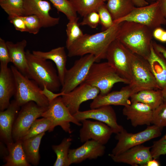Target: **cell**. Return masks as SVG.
<instances>
[{
	"label": "cell",
	"instance_id": "cell-36",
	"mask_svg": "<svg viewBox=\"0 0 166 166\" xmlns=\"http://www.w3.org/2000/svg\"><path fill=\"white\" fill-rule=\"evenodd\" d=\"M97 11L99 16L100 24L103 30L109 28L113 25V20L105 3L99 7Z\"/></svg>",
	"mask_w": 166,
	"mask_h": 166
},
{
	"label": "cell",
	"instance_id": "cell-48",
	"mask_svg": "<svg viewBox=\"0 0 166 166\" xmlns=\"http://www.w3.org/2000/svg\"><path fill=\"white\" fill-rule=\"evenodd\" d=\"M135 4L136 7H141L147 5L149 3L144 0H134Z\"/></svg>",
	"mask_w": 166,
	"mask_h": 166
},
{
	"label": "cell",
	"instance_id": "cell-45",
	"mask_svg": "<svg viewBox=\"0 0 166 166\" xmlns=\"http://www.w3.org/2000/svg\"><path fill=\"white\" fill-rule=\"evenodd\" d=\"M164 30L161 27L157 28L153 31V37L159 41Z\"/></svg>",
	"mask_w": 166,
	"mask_h": 166
},
{
	"label": "cell",
	"instance_id": "cell-40",
	"mask_svg": "<svg viewBox=\"0 0 166 166\" xmlns=\"http://www.w3.org/2000/svg\"><path fill=\"white\" fill-rule=\"evenodd\" d=\"M100 24L99 14L97 11L92 12L83 17L82 21L79 23L80 25H87L92 29L97 27Z\"/></svg>",
	"mask_w": 166,
	"mask_h": 166
},
{
	"label": "cell",
	"instance_id": "cell-31",
	"mask_svg": "<svg viewBox=\"0 0 166 166\" xmlns=\"http://www.w3.org/2000/svg\"><path fill=\"white\" fill-rule=\"evenodd\" d=\"M75 11L84 17L93 11H97L99 7L104 3L102 0H69Z\"/></svg>",
	"mask_w": 166,
	"mask_h": 166
},
{
	"label": "cell",
	"instance_id": "cell-20",
	"mask_svg": "<svg viewBox=\"0 0 166 166\" xmlns=\"http://www.w3.org/2000/svg\"><path fill=\"white\" fill-rule=\"evenodd\" d=\"M153 110L148 106L139 102H131L124 106L123 114L129 120L132 125L136 127L152 123Z\"/></svg>",
	"mask_w": 166,
	"mask_h": 166
},
{
	"label": "cell",
	"instance_id": "cell-26",
	"mask_svg": "<svg viewBox=\"0 0 166 166\" xmlns=\"http://www.w3.org/2000/svg\"><path fill=\"white\" fill-rule=\"evenodd\" d=\"M15 142L6 144L8 154L4 158L5 163L3 166H30L22 146V140H19Z\"/></svg>",
	"mask_w": 166,
	"mask_h": 166
},
{
	"label": "cell",
	"instance_id": "cell-46",
	"mask_svg": "<svg viewBox=\"0 0 166 166\" xmlns=\"http://www.w3.org/2000/svg\"><path fill=\"white\" fill-rule=\"evenodd\" d=\"M161 11L166 20V0H157Z\"/></svg>",
	"mask_w": 166,
	"mask_h": 166
},
{
	"label": "cell",
	"instance_id": "cell-21",
	"mask_svg": "<svg viewBox=\"0 0 166 166\" xmlns=\"http://www.w3.org/2000/svg\"><path fill=\"white\" fill-rule=\"evenodd\" d=\"M16 89L14 77L11 68L0 65V110L6 109L10 104V99L14 96Z\"/></svg>",
	"mask_w": 166,
	"mask_h": 166
},
{
	"label": "cell",
	"instance_id": "cell-39",
	"mask_svg": "<svg viewBox=\"0 0 166 166\" xmlns=\"http://www.w3.org/2000/svg\"><path fill=\"white\" fill-rule=\"evenodd\" d=\"M151 152L153 158L157 159L160 156L166 154V133L160 139L153 142Z\"/></svg>",
	"mask_w": 166,
	"mask_h": 166
},
{
	"label": "cell",
	"instance_id": "cell-34",
	"mask_svg": "<svg viewBox=\"0 0 166 166\" xmlns=\"http://www.w3.org/2000/svg\"><path fill=\"white\" fill-rule=\"evenodd\" d=\"M78 19L69 21L66 25V31L67 38L66 47L67 49L84 34L78 23Z\"/></svg>",
	"mask_w": 166,
	"mask_h": 166
},
{
	"label": "cell",
	"instance_id": "cell-52",
	"mask_svg": "<svg viewBox=\"0 0 166 166\" xmlns=\"http://www.w3.org/2000/svg\"><path fill=\"white\" fill-rule=\"evenodd\" d=\"M108 0H102V1L104 2L105 1H107Z\"/></svg>",
	"mask_w": 166,
	"mask_h": 166
},
{
	"label": "cell",
	"instance_id": "cell-18",
	"mask_svg": "<svg viewBox=\"0 0 166 166\" xmlns=\"http://www.w3.org/2000/svg\"><path fill=\"white\" fill-rule=\"evenodd\" d=\"M151 147L142 144L132 147L117 155L109 156L115 162L127 164L132 166H144L147 162L153 158L151 152Z\"/></svg>",
	"mask_w": 166,
	"mask_h": 166
},
{
	"label": "cell",
	"instance_id": "cell-51",
	"mask_svg": "<svg viewBox=\"0 0 166 166\" xmlns=\"http://www.w3.org/2000/svg\"><path fill=\"white\" fill-rule=\"evenodd\" d=\"M149 4L156 1L157 0H144Z\"/></svg>",
	"mask_w": 166,
	"mask_h": 166
},
{
	"label": "cell",
	"instance_id": "cell-10",
	"mask_svg": "<svg viewBox=\"0 0 166 166\" xmlns=\"http://www.w3.org/2000/svg\"><path fill=\"white\" fill-rule=\"evenodd\" d=\"M42 117L47 118L51 121L52 127L50 132L53 131L56 127L59 126L65 132L70 134L72 132L70 123L78 126L82 125L81 123L71 114L64 103L61 96L57 97L49 103Z\"/></svg>",
	"mask_w": 166,
	"mask_h": 166
},
{
	"label": "cell",
	"instance_id": "cell-19",
	"mask_svg": "<svg viewBox=\"0 0 166 166\" xmlns=\"http://www.w3.org/2000/svg\"><path fill=\"white\" fill-rule=\"evenodd\" d=\"M136 92L128 85L123 87L119 91L109 92L104 95L99 94L90 104L91 109H95L105 105H121L124 106L128 105L129 99Z\"/></svg>",
	"mask_w": 166,
	"mask_h": 166
},
{
	"label": "cell",
	"instance_id": "cell-12",
	"mask_svg": "<svg viewBox=\"0 0 166 166\" xmlns=\"http://www.w3.org/2000/svg\"><path fill=\"white\" fill-rule=\"evenodd\" d=\"M96 62L95 56L87 54L76 60L65 72L61 92L67 93L84 82L93 64Z\"/></svg>",
	"mask_w": 166,
	"mask_h": 166
},
{
	"label": "cell",
	"instance_id": "cell-42",
	"mask_svg": "<svg viewBox=\"0 0 166 166\" xmlns=\"http://www.w3.org/2000/svg\"><path fill=\"white\" fill-rule=\"evenodd\" d=\"M8 18L16 30L21 32H27L26 24L22 16L8 17Z\"/></svg>",
	"mask_w": 166,
	"mask_h": 166
},
{
	"label": "cell",
	"instance_id": "cell-13",
	"mask_svg": "<svg viewBox=\"0 0 166 166\" xmlns=\"http://www.w3.org/2000/svg\"><path fill=\"white\" fill-rule=\"evenodd\" d=\"M100 93L98 88L84 82L69 92L61 96V97L65 105L73 115L79 111L82 103L93 100Z\"/></svg>",
	"mask_w": 166,
	"mask_h": 166
},
{
	"label": "cell",
	"instance_id": "cell-9",
	"mask_svg": "<svg viewBox=\"0 0 166 166\" xmlns=\"http://www.w3.org/2000/svg\"><path fill=\"white\" fill-rule=\"evenodd\" d=\"M132 80L128 84L136 93L147 89H160L147 61L133 53L131 64Z\"/></svg>",
	"mask_w": 166,
	"mask_h": 166
},
{
	"label": "cell",
	"instance_id": "cell-44",
	"mask_svg": "<svg viewBox=\"0 0 166 166\" xmlns=\"http://www.w3.org/2000/svg\"><path fill=\"white\" fill-rule=\"evenodd\" d=\"M152 44L155 50L160 53L166 60V48L155 42L152 41Z\"/></svg>",
	"mask_w": 166,
	"mask_h": 166
},
{
	"label": "cell",
	"instance_id": "cell-28",
	"mask_svg": "<svg viewBox=\"0 0 166 166\" xmlns=\"http://www.w3.org/2000/svg\"><path fill=\"white\" fill-rule=\"evenodd\" d=\"M45 132L22 140V146L27 160L34 166L38 165L40 156L39 148Z\"/></svg>",
	"mask_w": 166,
	"mask_h": 166
},
{
	"label": "cell",
	"instance_id": "cell-29",
	"mask_svg": "<svg viewBox=\"0 0 166 166\" xmlns=\"http://www.w3.org/2000/svg\"><path fill=\"white\" fill-rule=\"evenodd\" d=\"M106 5L114 22L128 14L136 7L134 0H108Z\"/></svg>",
	"mask_w": 166,
	"mask_h": 166
},
{
	"label": "cell",
	"instance_id": "cell-37",
	"mask_svg": "<svg viewBox=\"0 0 166 166\" xmlns=\"http://www.w3.org/2000/svg\"><path fill=\"white\" fill-rule=\"evenodd\" d=\"M152 124L163 128L166 127V103L164 102L153 110Z\"/></svg>",
	"mask_w": 166,
	"mask_h": 166
},
{
	"label": "cell",
	"instance_id": "cell-33",
	"mask_svg": "<svg viewBox=\"0 0 166 166\" xmlns=\"http://www.w3.org/2000/svg\"><path fill=\"white\" fill-rule=\"evenodd\" d=\"M24 0H0L1 8L8 17L23 16Z\"/></svg>",
	"mask_w": 166,
	"mask_h": 166
},
{
	"label": "cell",
	"instance_id": "cell-49",
	"mask_svg": "<svg viewBox=\"0 0 166 166\" xmlns=\"http://www.w3.org/2000/svg\"><path fill=\"white\" fill-rule=\"evenodd\" d=\"M161 90L162 93L164 102L166 103V85Z\"/></svg>",
	"mask_w": 166,
	"mask_h": 166
},
{
	"label": "cell",
	"instance_id": "cell-32",
	"mask_svg": "<svg viewBox=\"0 0 166 166\" xmlns=\"http://www.w3.org/2000/svg\"><path fill=\"white\" fill-rule=\"evenodd\" d=\"M51 127V122L49 119L44 117L37 119L21 140L38 135L47 131L50 132Z\"/></svg>",
	"mask_w": 166,
	"mask_h": 166
},
{
	"label": "cell",
	"instance_id": "cell-35",
	"mask_svg": "<svg viewBox=\"0 0 166 166\" xmlns=\"http://www.w3.org/2000/svg\"><path fill=\"white\" fill-rule=\"evenodd\" d=\"M58 12L64 14L69 21L78 18L77 13L69 0H49Z\"/></svg>",
	"mask_w": 166,
	"mask_h": 166
},
{
	"label": "cell",
	"instance_id": "cell-30",
	"mask_svg": "<svg viewBox=\"0 0 166 166\" xmlns=\"http://www.w3.org/2000/svg\"><path fill=\"white\" fill-rule=\"evenodd\" d=\"M72 141V139L70 137L65 138L59 144L52 146L53 150L57 155V159L53 164L54 166H69L70 165L68 154Z\"/></svg>",
	"mask_w": 166,
	"mask_h": 166
},
{
	"label": "cell",
	"instance_id": "cell-8",
	"mask_svg": "<svg viewBox=\"0 0 166 166\" xmlns=\"http://www.w3.org/2000/svg\"><path fill=\"white\" fill-rule=\"evenodd\" d=\"M162 129L154 124L148 126L144 130L136 133L128 132L124 128L116 134L115 138L118 142L111 154H119L132 147L159 137L161 135Z\"/></svg>",
	"mask_w": 166,
	"mask_h": 166
},
{
	"label": "cell",
	"instance_id": "cell-5",
	"mask_svg": "<svg viewBox=\"0 0 166 166\" xmlns=\"http://www.w3.org/2000/svg\"><path fill=\"white\" fill-rule=\"evenodd\" d=\"M84 82L98 88L101 95L110 92L116 83L129 84L128 81L120 77L107 62L94 63Z\"/></svg>",
	"mask_w": 166,
	"mask_h": 166
},
{
	"label": "cell",
	"instance_id": "cell-1",
	"mask_svg": "<svg viewBox=\"0 0 166 166\" xmlns=\"http://www.w3.org/2000/svg\"><path fill=\"white\" fill-rule=\"evenodd\" d=\"M121 22L114 23L109 28L96 34L83 35L67 49L69 57L82 56L92 54L98 62L105 59L107 49L112 42L116 39Z\"/></svg>",
	"mask_w": 166,
	"mask_h": 166
},
{
	"label": "cell",
	"instance_id": "cell-16",
	"mask_svg": "<svg viewBox=\"0 0 166 166\" xmlns=\"http://www.w3.org/2000/svg\"><path fill=\"white\" fill-rule=\"evenodd\" d=\"M24 16L35 15L40 19L42 27H52L58 24L59 18L49 14L51 9L50 3L44 0H24Z\"/></svg>",
	"mask_w": 166,
	"mask_h": 166
},
{
	"label": "cell",
	"instance_id": "cell-47",
	"mask_svg": "<svg viewBox=\"0 0 166 166\" xmlns=\"http://www.w3.org/2000/svg\"><path fill=\"white\" fill-rule=\"evenodd\" d=\"M160 162L157 159L152 158L148 161L144 166H160Z\"/></svg>",
	"mask_w": 166,
	"mask_h": 166
},
{
	"label": "cell",
	"instance_id": "cell-38",
	"mask_svg": "<svg viewBox=\"0 0 166 166\" xmlns=\"http://www.w3.org/2000/svg\"><path fill=\"white\" fill-rule=\"evenodd\" d=\"M26 24L27 32L36 34L42 27L39 18L35 15L22 16Z\"/></svg>",
	"mask_w": 166,
	"mask_h": 166
},
{
	"label": "cell",
	"instance_id": "cell-14",
	"mask_svg": "<svg viewBox=\"0 0 166 166\" xmlns=\"http://www.w3.org/2000/svg\"><path fill=\"white\" fill-rule=\"evenodd\" d=\"M73 116L79 121L92 119L103 122L112 129L113 133L117 134L124 128L118 124L115 112L111 105H105L84 111H79Z\"/></svg>",
	"mask_w": 166,
	"mask_h": 166
},
{
	"label": "cell",
	"instance_id": "cell-4",
	"mask_svg": "<svg viewBox=\"0 0 166 166\" xmlns=\"http://www.w3.org/2000/svg\"><path fill=\"white\" fill-rule=\"evenodd\" d=\"M14 74L16 85L15 100L20 107L34 101L38 105L48 107L49 102L41 93L42 89L34 80L21 73L14 65L10 66Z\"/></svg>",
	"mask_w": 166,
	"mask_h": 166
},
{
	"label": "cell",
	"instance_id": "cell-11",
	"mask_svg": "<svg viewBox=\"0 0 166 166\" xmlns=\"http://www.w3.org/2000/svg\"><path fill=\"white\" fill-rule=\"evenodd\" d=\"M47 108L40 106L32 101L21 106L13 126L14 141L22 140L35 120L42 117V113Z\"/></svg>",
	"mask_w": 166,
	"mask_h": 166
},
{
	"label": "cell",
	"instance_id": "cell-17",
	"mask_svg": "<svg viewBox=\"0 0 166 166\" xmlns=\"http://www.w3.org/2000/svg\"><path fill=\"white\" fill-rule=\"evenodd\" d=\"M104 145L91 140L85 141L77 148L69 149L68 158L70 165L79 163L87 159H95L102 156L105 152Z\"/></svg>",
	"mask_w": 166,
	"mask_h": 166
},
{
	"label": "cell",
	"instance_id": "cell-24",
	"mask_svg": "<svg viewBox=\"0 0 166 166\" xmlns=\"http://www.w3.org/2000/svg\"><path fill=\"white\" fill-rule=\"evenodd\" d=\"M32 53L39 57L53 61L56 66L57 71L62 86L66 71L67 55L65 48L59 47L48 52L33 50Z\"/></svg>",
	"mask_w": 166,
	"mask_h": 166
},
{
	"label": "cell",
	"instance_id": "cell-15",
	"mask_svg": "<svg viewBox=\"0 0 166 166\" xmlns=\"http://www.w3.org/2000/svg\"><path fill=\"white\" fill-rule=\"evenodd\" d=\"M81 122L82 127L79 131V137L82 143L92 140L105 145L113 133L111 128L103 122L89 119Z\"/></svg>",
	"mask_w": 166,
	"mask_h": 166
},
{
	"label": "cell",
	"instance_id": "cell-25",
	"mask_svg": "<svg viewBox=\"0 0 166 166\" xmlns=\"http://www.w3.org/2000/svg\"><path fill=\"white\" fill-rule=\"evenodd\" d=\"M147 60L158 86L162 89L166 85V60L155 50L152 43Z\"/></svg>",
	"mask_w": 166,
	"mask_h": 166
},
{
	"label": "cell",
	"instance_id": "cell-41",
	"mask_svg": "<svg viewBox=\"0 0 166 166\" xmlns=\"http://www.w3.org/2000/svg\"><path fill=\"white\" fill-rule=\"evenodd\" d=\"M0 65L8 66V64L10 62L9 54L6 42L0 38Z\"/></svg>",
	"mask_w": 166,
	"mask_h": 166
},
{
	"label": "cell",
	"instance_id": "cell-27",
	"mask_svg": "<svg viewBox=\"0 0 166 166\" xmlns=\"http://www.w3.org/2000/svg\"><path fill=\"white\" fill-rule=\"evenodd\" d=\"M131 102H139L145 104L154 110L164 102L161 89H147L133 94Z\"/></svg>",
	"mask_w": 166,
	"mask_h": 166
},
{
	"label": "cell",
	"instance_id": "cell-6",
	"mask_svg": "<svg viewBox=\"0 0 166 166\" xmlns=\"http://www.w3.org/2000/svg\"><path fill=\"white\" fill-rule=\"evenodd\" d=\"M124 21L143 24L153 30L162 25H166V20L157 0L145 6L135 7L128 14L114 22L120 23Z\"/></svg>",
	"mask_w": 166,
	"mask_h": 166
},
{
	"label": "cell",
	"instance_id": "cell-43",
	"mask_svg": "<svg viewBox=\"0 0 166 166\" xmlns=\"http://www.w3.org/2000/svg\"><path fill=\"white\" fill-rule=\"evenodd\" d=\"M41 93L46 97L49 103L57 97L61 96L65 94L62 92L58 93H54V92L49 89L45 85H44L43 88L41 91Z\"/></svg>",
	"mask_w": 166,
	"mask_h": 166
},
{
	"label": "cell",
	"instance_id": "cell-3",
	"mask_svg": "<svg viewBox=\"0 0 166 166\" xmlns=\"http://www.w3.org/2000/svg\"><path fill=\"white\" fill-rule=\"evenodd\" d=\"M26 53L29 69L28 77L35 81L42 89L45 85L53 92L59 91L62 85L52 62L37 56L29 50Z\"/></svg>",
	"mask_w": 166,
	"mask_h": 166
},
{
	"label": "cell",
	"instance_id": "cell-2",
	"mask_svg": "<svg viewBox=\"0 0 166 166\" xmlns=\"http://www.w3.org/2000/svg\"><path fill=\"white\" fill-rule=\"evenodd\" d=\"M153 31L143 24L124 21L121 22L116 39L132 53L147 60L152 43Z\"/></svg>",
	"mask_w": 166,
	"mask_h": 166
},
{
	"label": "cell",
	"instance_id": "cell-22",
	"mask_svg": "<svg viewBox=\"0 0 166 166\" xmlns=\"http://www.w3.org/2000/svg\"><path fill=\"white\" fill-rule=\"evenodd\" d=\"M21 108L14 100L10 102L8 107L0 112V136L6 144L14 141L12 136L13 124Z\"/></svg>",
	"mask_w": 166,
	"mask_h": 166
},
{
	"label": "cell",
	"instance_id": "cell-23",
	"mask_svg": "<svg viewBox=\"0 0 166 166\" xmlns=\"http://www.w3.org/2000/svg\"><path fill=\"white\" fill-rule=\"evenodd\" d=\"M8 50L10 62L21 73L28 77L29 69L25 49L27 44L23 39L14 43L12 42H6Z\"/></svg>",
	"mask_w": 166,
	"mask_h": 166
},
{
	"label": "cell",
	"instance_id": "cell-7",
	"mask_svg": "<svg viewBox=\"0 0 166 166\" xmlns=\"http://www.w3.org/2000/svg\"><path fill=\"white\" fill-rule=\"evenodd\" d=\"M133 53L116 39L110 45L106 55L107 62L129 84L132 80L131 64Z\"/></svg>",
	"mask_w": 166,
	"mask_h": 166
},
{
	"label": "cell",
	"instance_id": "cell-50",
	"mask_svg": "<svg viewBox=\"0 0 166 166\" xmlns=\"http://www.w3.org/2000/svg\"><path fill=\"white\" fill-rule=\"evenodd\" d=\"M161 42H166V31L164 30L159 41Z\"/></svg>",
	"mask_w": 166,
	"mask_h": 166
}]
</instances>
